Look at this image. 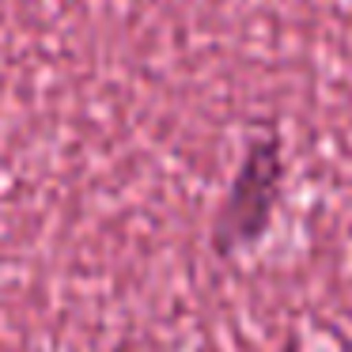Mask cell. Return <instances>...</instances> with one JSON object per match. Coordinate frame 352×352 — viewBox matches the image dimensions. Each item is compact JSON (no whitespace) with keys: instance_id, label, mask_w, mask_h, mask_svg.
<instances>
[{"instance_id":"obj_1","label":"cell","mask_w":352,"mask_h":352,"mask_svg":"<svg viewBox=\"0 0 352 352\" xmlns=\"http://www.w3.org/2000/svg\"><path fill=\"white\" fill-rule=\"evenodd\" d=\"M280 175H284V163H280L276 137L269 133V137L254 140L228 190V201L216 216V246H220V254H231L235 246H246L261 235V228L269 223V212L276 205Z\"/></svg>"},{"instance_id":"obj_2","label":"cell","mask_w":352,"mask_h":352,"mask_svg":"<svg viewBox=\"0 0 352 352\" xmlns=\"http://www.w3.org/2000/svg\"><path fill=\"white\" fill-rule=\"evenodd\" d=\"M118 352H129V344H125V349H118Z\"/></svg>"}]
</instances>
